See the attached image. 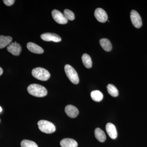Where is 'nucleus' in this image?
<instances>
[{"label":"nucleus","mask_w":147,"mask_h":147,"mask_svg":"<svg viewBox=\"0 0 147 147\" xmlns=\"http://www.w3.org/2000/svg\"><path fill=\"white\" fill-rule=\"evenodd\" d=\"M3 73V70L1 67H0V76L2 75Z\"/></svg>","instance_id":"5701e85b"},{"label":"nucleus","mask_w":147,"mask_h":147,"mask_svg":"<svg viewBox=\"0 0 147 147\" xmlns=\"http://www.w3.org/2000/svg\"><path fill=\"white\" fill-rule=\"evenodd\" d=\"M65 71L69 80L71 83L74 84H79V79L78 74L74 68L69 65L65 66Z\"/></svg>","instance_id":"20e7f679"},{"label":"nucleus","mask_w":147,"mask_h":147,"mask_svg":"<svg viewBox=\"0 0 147 147\" xmlns=\"http://www.w3.org/2000/svg\"><path fill=\"white\" fill-rule=\"evenodd\" d=\"M52 16L53 19L58 24H65L68 22L64 14L59 11L54 9L52 12Z\"/></svg>","instance_id":"423d86ee"},{"label":"nucleus","mask_w":147,"mask_h":147,"mask_svg":"<svg viewBox=\"0 0 147 147\" xmlns=\"http://www.w3.org/2000/svg\"><path fill=\"white\" fill-rule=\"evenodd\" d=\"M82 60L85 67L88 69L91 68L92 61L89 55L87 54H84L82 57Z\"/></svg>","instance_id":"a211bd4d"},{"label":"nucleus","mask_w":147,"mask_h":147,"mask_svg":"<svg viewBox=\"0 0 147 147\" xmlns=\"http://www.w3.org/2000/svg\"><path fill=\"white\" fill-rule=\"evenodd\" d=\"M95 136L96 139L100 142H105L106 140V135L105 132H104L101 129L96 128L95 129Z\"/></svg>","instance_id":"2eb2a0df"},{"label":"nucleus","mask_w":147,"mask_h":147,"mask_svg":"<svg viewBox=\"0 0 147 147\" xmlns=\"http://www.w3.org/2000/svg\"><path fill=\"white\" fill-rule=\"evenodd\" d=\"M65 111L67 115L71 118H76L79 115V112L78 109L73 105H67Z\"/></svg>","instance_id":"9d476101"},{"label":"nucleus","mask_w":147,"mask_h":147,"mask_svg":"<svg viewBox=\"0 0 147 147\" xmlns=\"http://www.w3.org/2000/svg\"><path fill=\"white\" fill-rule=\"evenodd\" d=\"M92 99L96 102H100L103 98V96L102 93L99 90H94L91 93Z\"/></svg>","instance_id":"f3484780"},{"label":"nucleus","mask_w":147,"mask_h":147,"mask_svg":"<svg viewBox=\"0 0 147 147\" xmlns=\"http://www.w3.org/2000/svg\"><path fill=\"white\" fill-rule=\"evenodd\" d=\"M107 91L109 94L113 97H117L118 96L119 92L117 89L113 84H108L107 86Z\"/></svg>","instance_id":"6ab92c4d"},{"label":"nucleus","mask_w":147,"mask_h":147,"mask_svg":"<svg viewBox=\"0 0 147 147\" xmlns=\"http://www.w3.org/2000/svg\"><path fill=\"white\" fill-rule=\"evenodd\" d=\"M32 73L34 78L40 81H47L50 77L49 71L42 67H38L32 70Z\"/></svg>","instance_id":"f03ea898"},{"label":"nucleus","mask_w":147,"mask_h":147,"mask_svg":"<svg viewBox=\"0 0 147 147\" xmlns=\"http://www.w3.org/2000/svg\"><path fill=\"white\" fill-rule=\"evenodd\" d=\"M130 19L133 26L137 28L142 27V18L138 12L136 11L132 10L130 12Z\"/></svg>","instance_id":"39448f33"},{"label":"nucleus","mask_w":147,"mask_h":147,"mask_svg":"<svg viewBox=\"0 0 147 147\" xmlns=\"http://www.w3.org/2000/svg\"><path fill=\"white\" fill-rule=\"evenodd\" d=\"M21 147H38L36 143L30 140H23L21 142Z\"/></svg>","instance_id":"aec40b11"},{"label":"nucleus","mask_w":147,"mask_h":147,"mask_svg":"<svg viewBox=\"0 0 147 147\" xmlns=\"http://www.w3.org/2000/svg\"><path fill=\"white\" fill-rule=\"evenodd\" d=\"M61 147H77L78 144L74 139L65 138L62 139L60 142Z\"/></svg>","instance_id":"ddd939ff"},{"label":"nucleus","mask_w":147,"mask_h":147,"mask_svg":"<svg viewBox=\"0 0 147 147\" xmlns=\"http://www.w3.org/2000/svg\"><path fill=\"white\" fill-rule=\"evenodd\" d=\"M41 39L44 41H53L55 42H60L61 38L59 36L56 34L51 33H46L43 34L40 36Z\"/></svg>","instance_id":"6e6552de"},{"label":"nucleus","mask_w":147,"mask_h":147,"mask_svg":"<svg viewBox=\"0 0 147 147\" xmlns=\"http://www.w3.org/2000/svg\"><path fill=\"white\" fill-rule=\"evenodd\" d=\"M40 130L46 134H52L56 131V127L51 122L41 120L38 122Z\"/></svg>","instance_id":"7ed1b4c3"},{"label":"nucleus","mask_w":147,"mask_h":147,"mask_svg":"<svg viewBox=\"0 0 147 147\" xmlns=\"http://www.w3.org/2000/svg\"><path fill=\"white\" fill-rule=\"evenodd\" d=\"M106 130L109 137L113 139L117 137V132L115 126L113 124L108 123L106 125Z\"/></svg>","instance_id":"9b49d317"},{"label":"nucleus","mask_w":147,"mask_h":147,"mask_svg":"<svg viewBox=\"0 0 147 147\" xmlns=\"http://www.w3.org/2000/svg\"><path fill=\"white\" fill-rule=\"evenodd\" d=\"M30 94L38 97H42L47 95V90L43 86L37 84H32L27 88Z\"/></svg>","instance_id":"f257e3e1"},{"label":"nucleus","mask_w":147,"mask_h":147,"mask_svg":"<svg viewBox=\"0 0 147 147\" xmlns=\"http://www.w3.org/2000/svg\"><path fill=\"white\" fill-rule=\"evenodd\" d=\"M12 40V38L10 36H0V49H3L9 45Z\"/></svg>","instance_id":"4468645a"},{"label":"nucleus","mask_w":147,"mask_h":147,"mask_svg":"<svg viewBox=\"0 0 147 147\" xmlns=\"http://www.w3.org/2000/svg\"><path fill=\"white\" fill-rule=\"evenodd\" d=\"M2 109L1 107H0V113L2 112Z\"/></svg>","instance_id":"b1692460"},{"label":"nucleus","mask_w":147,"mask_h":147,"mask_svg":"<svg viewBox=\"0 0 147 147\" xmlns=\"http://www.w3.org/2000/svg\"><path fill=\"white\" fill-rule=\"evenodd\" d=\"M3 2L6 5L10 6L12 5L14 3L15 1H14V0H3Z\"/></svg>","instance_id":"4be33fe9"},{"label":"nucleus","mask_w":147,"mask_h":147,"mask_svg":"<svg viewBox=\"0 0 147 147\" xmlns=\"http://www.w3.org/2000/svg\"><path fill=\"white\" fill-rule=\"evenodd\" d=\"M7 51L14 56H18L20 55L22 47L20 44L16 42H11L7 48Z\"/></svg>","instance_id":"0eeeda50"},{"label":"nucleus","mask_w":147,"mask_h":147,"mask_svg":"<svg viewBox=\"0 0 147 147\" xmlns=\"http://www.w3.org/2000/svg\"><path fill=\"white\" fill-rule=\"evenodd\" d=\"M64 15L67 20L73 21L75 18L74 13L68 9H65L64 10Z\"/></svg>","instance_id":"412c9836"},{"label":"nucleus","mask_w":147,"mask_h":147,"mask_svg":"<svg viewBox=\"0 0 147 147\" xmlns=\"http://www.w3.org/2000/svg\"><path fill=\"white\" fill-rule=\"evenodd\" d=\"M94 16L97 21L101 23H105L108 20V15L102 8H98L95 10Z\"/></svg>","instance_id":"1a4fd4ad"},{"label":"nucleus","mask_w":147,"mask_h":147,"mask_svg":"<svg viewBox=\"0 0 147 147\" xmlns=\"http://www.w3.org/2000/svg\"><path fill=\"white\" fill-rule=\"evenodd\" d=\"M27 47L28 50L32 53L35 54H41L44 53V50L42 47L33 42H29L27 44Z\"/></svg>","instance_id":"f8f14e48"},{"label":"nucleus","mask_w":147,"mask_h":147,"mask_svg":"<svg viewBox=\"0 0 147 147\" xmlns=\"http://www.w3.org/2000/svg\"><path fill=\"white\" fill-rule=\"evenodd\" d=\"M100 44L103 50L106 52H110L112 49V45L109 40L107 38L100 39Z\"/></svg>","instance_id":"dca6fc26"}]
</instances>
